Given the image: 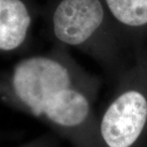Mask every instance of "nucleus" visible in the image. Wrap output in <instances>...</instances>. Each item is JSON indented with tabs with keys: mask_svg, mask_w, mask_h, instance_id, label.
I'll list each match as a JSON object with an SVG mask.
<instances>
[{
	"mask_svg": "<svg viewBox=\"0 0 147 147\" xmlns=\"http://www.w3.org/2000/svg\"><path fill=\"white\" fill-rule=\"evenodd\" d=\"M147 121V100L141 92H119L106 107L100 134L109 147H130L140 137Z\"/></svg>",
	"mask_w": 147,
	"mask_h": 147,
	"instance_id": "obj_2",
	"label": "nucleus"
},
{
	"mask_svg": "<svg viewBox=\"0 0 147 147\" xmlns=\"http://www.w3.org/2000/svg\"><path fill=\"white\" fill-rule=\"evenodd\" d=\"M32 17L22 0H0V52L19 49L26 41Z\"/></svg>",
	"mask_w": 147,
	"mask_h": 147,
	"instance_id": "obj_4",
	"label": "nucleus"
},
{
	"mask_svg": "<svg viewBox=\"0 0 147 147\" xmlns=\"http://www.w3.org/2000/svg\"><path fill=\"white\" fill-rule=\"evenodd\" d=\"M104 17L99 0H62L53 14V33L62 44L82 47L100 29Z\"/></svg>",
	"mask_w": 147,
	"mask_h": 147,
	"instance_id": "obj_3",
	"label": "nucleus"
},
{
	"mask_svg": "<svg viewBox=\"0 0 147 147\" xmlns=\"http://www.w3.org/2000/svg\"><path fill=\"white\" fill-rule=\"evenodd\" d=\"M110 12L127 26L147 25V0H105Z\"/></svg>",
	"mask_w": 147,
	"mask_h": 147,
	"instance_id": "obj_5",
	"label": "nucleus"
},
{
	"mask_svg": "<svg viewBox=\"0 0 147 147\" xmlns=\"http://www.w3.org/2000/svg\"><path fill=\"white\" fill-rule=\"evenodd\" d=\"M9 84L26 110L59 126H79L92 111L89 93L60 58L38 55L21 60L12 69Z\"/></svg>",
	"mask_w": 147,
	"mask_h": 147,
	"instance_id": "obj_1",
	"label": "nucleus"
}]
</instances>
